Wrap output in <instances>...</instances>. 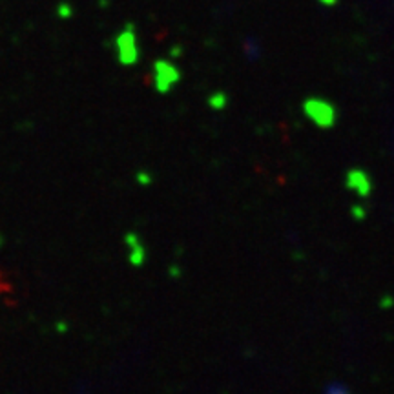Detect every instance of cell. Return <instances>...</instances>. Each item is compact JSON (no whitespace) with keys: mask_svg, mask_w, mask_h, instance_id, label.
Masks as SVG:
<instances>
[{"mask_svg":"<svg viewBox=\"0 0 394 394\" xmlns=\"http://www.w3.org/2000/svg\"><path fill=\"white\" fill-rule=\"evenodd\" d=\"M303 111L319 128H332L336 122V109L332 104L323 98H306L303 104Z\"/></svg>","mask_w":394,"mask_h":394,"instance_id":"6da1fadb","label":"cell"},{"mask_svg":"<svg viewBox=\"0 0 394 394\" xmlns=\"http://www.w3.org/2000/svg\"><path fill=\"white\" fill-rule=\"evenodd\" d=\"M347 186L361 197H367L372 190L371 177H369V175H367L365 172L360 168L350 170L349 174H347Z\"/></svg>","mask_w":394,"mask_h":394,"instance_id":"7a4b0ae2","label":"cell"},{"mask_svg":"<svg viewBox=\"0 0 394 394\" xmlns=\"http://www.w3.org/2000/svg\"><path fill=\"white\" fill-rule=\"evenodd\" d=\"M177 79H179V73H177V70L172 64L164 62V60L155 64V84H157V90L166 92L174 82H177Z\"/></svg>","mask_w":394,"mask_h":394,"instance_id":"3957f363","label":"cell"},{"mask_svg":"<svg viewBox=\"0 0 394 394\" xmlns=\"http://www.w3.org/2000/svg\"><path fill=\"white\" fill-rule=\"evenodd\" d=\"M119 55L122 62H133L137 59V44L133 33L126 31L119 37Z\"/></svg>","mask_w":394,"mask_h":394,"instance_id":"277c9868","label":"cell"},{"mask_svg":"<svg viewBox=\"0 0 394 394\" xmlns=\"http://www.w3.org/2000/svg\"><path fill=\"white\" fill-rule=\"evenodd\" d=\"M323 394H352V391H350L345 383L341 382H330L325 385V389H323Z\"/></svg>","mask_w":394,"mask_h":394,"instance_id":"5b68a950","label":"cell"},{"mask_svg":"<svg viewBox=\"0 0 394 394\" xmlns=\"http://www.w3.org/2000/svg\"><path fill=\"white\" fill-rule=\"evenodd\" d=\"M224 103H226V98H224V95H215V97H212L210 98V104H212V108H223L224 106Z\"/></svg>","mask_w":394,"mask_h":394,"instance_id":"8992f818","label":"cell"}]
</instances>
